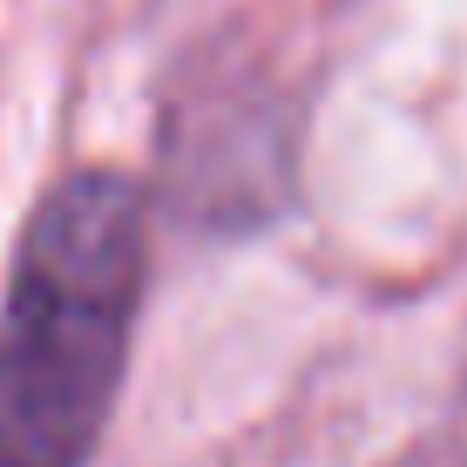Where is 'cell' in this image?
<instances>
[{
	"label": "cell",
	"instance_id": "1",
	"mask_svg": "<svg viewBox=\"0 0 467 467\" xmlns=\"http://www.w3.org/2000/svg\"><path fill=\"white\" fill-rule=\"evenodd\" d=\"M150 271L142 197L82 170L27 217L0 312V467H88Z\"/></svg>",
	"mask_w": 467,
	"mask_h": 467
}]
</instances>
